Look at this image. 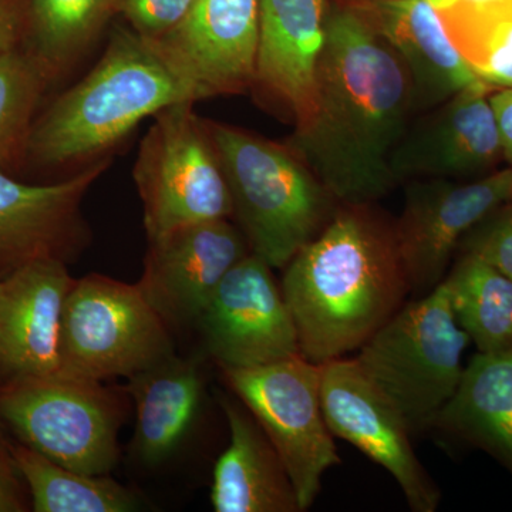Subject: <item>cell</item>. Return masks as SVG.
Instances as JSON below:
<instances>
[{
    "label": "cell",
    "mask_w": 512,
    "mask_h": 512,
    "mask_svg": "<svg viewBox=\"0 0 512 512\" xmlns=\"http://www.w3.org/2000/svg\"><path fill=\"white\" fill-rule=\"evenodd\" d=\"M443 282L458 325L478 352H512V279L477 256L460 254Z\"/></svg>",
    "instance_id": "603a6c76"
},
{
    "label": "cell",
    "mask_w": 512,
    "mask_h": 512,
    "mask_svg": "<svg viewBox=\"0 0 512 512\" xmlns=\"http://www.w3.org/2000/svg\"><path fill=\"white\" fill-rule=\"evenodd\" d=\"M205 128L251 252L285 268L332 220L336 201L289 148L225 124Z\"/></svg>",
    "instance_id": "277c9868"
},
{
    "label": "cell",
    "mask_w": 512,
    "mask_h": 512,
    "mask_svg": "<svg viewBox=\"0 0 512 512\" xmlns=\"http://www.w3.org/2000/svg\"><path fill=\"white\" fill-rule=\"evenodd\" d=\"M60 350V373L96 382L128 379L175 353L170 326L140 286L97 274L67 295Z\"/></svg>",
    "instance_id": "52a82bcc"
},
{
    "label": "cell",
    "mask_w": 512,
    "mask_h": 512,
    "mask_svg": "<svg viewBox=\"0 0 512 512\" xmlns=\"http://www.w3.org/2000/svg\"><path fill=\"white\" fill-rule=\"evenodd\" d=\"M282 293L301 355L313 363L359 350L412 293L393 224L370 205H342L285 266Z\"/></svg>",
    "instance_id": "7a4b0ae2"
},
{
    "label": "cell",
    "mask_w": 512,
    "mask_h": 512,
    "mask_svg": "<svg viewBox=\"0 0 512 512\" xmlns=\"http://www.w3.org/2000/svg\"><path fill=\"white\" fill-rule=\"evenodd\" d=\"M183 101L197 99L156 42L121 32L92 73L30 128L26 148L49 167L89 160L116 146L146 117Z\"/></svg>",
    "instance_id": "3957f363"
},
{
    "label": "cell",
    "mask_w": 512,
    "mask_h": 512,
    "mask_svg": "<svg viewBox=\"0 0 512 512\" xmlns=\"http://www.w3.org/2000/svg\"><path fill=\"white\" fill-rule=\"evenodd\" d=\"M431 5L437 10L450 8V6L460 5V3H483L491 0H429Z\"/></svg>",
    "instance_id": "d6a6232c"
},
{
    "label": "cell",
    "mask_w": 512,
    "mask_h": 512,
    "mask_svg": "<svg viewBox=\"0 0 512 512\" xmlns=\"http://www.w3.org/2000/svg\"><path fill=\"white\" fill-rule=\"evenodd\" d=\"M490 103L500 131L503 158L512 167V89L491 90Z\"/></svg>",
    "instance_id": "f546056e"
},
{
    "label": "cell",
    "mask_w": 512,
    "mask_h": 512,
    "mask_svg": "<svg viewBox=\"0 0 512 512\" xmlns=\"http://www.w3.org/2000/svg\"><path fill=\"white\" fill-rule=\"evenodd\" d=\"M13 463L25 478L36 512H134L143 498L107 476L79 473L32 448H12Z\"/></svg>",
    "instance_id": "cb8c5ba5"
},
{
    "label": "cell",
    "mask_w": 512,
    "mask_h": 512,
    "mask_svg": "<svg viewBox=\"0 0 512 512\" xmlns=\"http://www.w3.org/2000/svg\"><path fill=\"white\" fill-rule=\"evenodd\" d=\"M353 9L389 43L413 84L414 110H429L481 82L429 0H369Z\"/></svg>",
    "instance_id": "ac0fdd59"
},
{
    "label": "cell",
    "mask_w": 512,
    "mask_h": 512,
    "mask_svg": "<svg viewBox=\"0 0 512 512\" xmlns=\"http://www.w3.org/2000/svg\"><path fill=\"white\" fill-rule=\"evenodd\" d=\"M458 254L477 256L512 279V198L468 232Z\"/></svg>",
    "instance_id": "83f0119b"
},
{
    "label": "cell",
    "mask_w": 512,
    "mask_h": 512,
    "mask_svg": "<svg viewBox=\"0 0 512 512\" xmlns=\"http://www.w3.org/2000/svg\"><path fill=\"white\" fill-rule=\"evenodd\" d=\"M22 26V0H0V55L13 49Z\"/></svg>",
    "instance_id": "4dcf8cb0"
},
{
    "label": "cell",
    "mask_w": 512,
    "mask_h": 512,
    "mask_svg": "<svg viewBox=\"0 0 512 512\" xmlns=\"http://www.w3.org/2000/svg\"><path fill=\"white\" fill-rule=\"evenodd\" d=\"M343 5H353V3L369 2V0H340Z\"/></svg>",
    "instance_id": "836d02e7"
},
{
    "label": "cell",
    "mask_w": 512,
    "mask_h": 512,
    "mask_svg": "<svg viewBox=\"0 0 512 512\" xmlns=\"http://www.w3.org/2000/svg\"><path fill=\"white\" fill-rule=\"evenodd\" d=\"M491 90L493 87L483 82L471 84L407 127L390 158L397 184L424 178L460 180L490 173L503 158Z\"/></svg>",
    "instance_id": "5bb4252c"
},
{
    "label": "cell",
    "mask_w": 512,
    "mask_h": 512,
    "mask_svg": "<svg viewBox=\"0 0 512 512\" xmlns=\"http://www.w3.org/2000/svg\"><path fill=\"white\" fill-rule=\"evenodd\" d=\"M74 284L55 258L33 259L0 279V386L62 372L64 303Z\"/></svg>",
    "instance_id": "e0dca14e"
},
{
    "label": "cell",
    "mask_w": 512,
    "mask_h": 512,
    "mask_svg": "<svg viewBox=\"0 0 512 512\" xmlns=\"http://www.w3.org/2000/svg\"><path fill=\"white\" fill-rule=\"evenodd\" d=\"M272 269L249 252L229 269L198 316L204 348L221 370L301 356L295 322Z\"/></svg>",
    "instance_id": "8fae6325"
},
{
    "label": "cell",
    "mask_w": 512,
    "mask_h": 512,
    "mask_svg": "<svg viewBox=\"0 0 512 512\" xmlns=\"http://www.w3.org/2000/svg\"><path fill=\"white\" fill-rule=\"evenodd\" d=\"M439 13L478 79L493 89H512V0L460 3Z\"/></svg>",
    "instance_id": "d4e9b609"
},
{
    "label": "cell",
    "mask_w": 512,
    "mask_h": 512,
    "mask_svg": "<svg viewBox=\"0 0 512 512\" xmlns=\"http://www.w3.org/2000/svg\"><path fill=\"white\" fill-rule=\"evenodd\" d=\"M192 104L183 101L157 113L141 144L134 180L148 241L185 225L232 217L224 171Z\"/></svg>",
    "instance_id": "ba28073f"
},
{
    "label": "cell",
    "mask_w": 512,
    "mask_h": 512,
    "mask_svg": "<svg viewBox=\"0 0 512 512\" xmlns=\"http://www.w3.org/2000/svg\"><path fill=\"white\" fill-rule=\"evenodd\" d=\"M124 416L120 397L96 380L57 373L0 386V417L23 446L79 473L116 467Z\"/></svg>",
    "instance_id": "8992f818"
},
{
    "label": "cell",
    "mask_w": 512,
    "mask_h": 512,
    "mask_svg": "<svg viewBox=\"0 0 512 512\" xmlns=\"http://www.w3.org/2000/svg\"><path fill=\"white\" fill-rule=\"evenodd\" d=\"M326 16L325 0H258L255 82L291 111L296 126L315 109Z\"/></svg>",
    "instance_id": "d6986e66"
},
{
    "label": "cell",
    "mask_w": 512,
    "mask_h": 512,
    "mask_svg": "<svg viewBox=\"0 0 512 512\" xmlns=\"http://www.w3.org/2000/svg\"><path fill=\"white\" fill-rule=\"evenodd\" d=\"M433 429L457 446L483 451L512 476V352L474 355Z\"/></svg>",
    "instance_id": "7402d4cb"
},
{
    "label": "cell",
    "mask_w": 512,
    "mask_h": 512,
    "mask_svg": "<svg viewBox=\"0 0 512 512\" xmlns=\"http://www.w3.org/2000/svg\"><path fill=\"white\" fill-rule=\"evenodd\" d=\"M195 0H116L138 35L160 39L188 15Z\"/></svg>",
    "instance_id": "f1b7e54d"
},
{
    "label": "cell",
    "mask_w": 512,
    "mask_h": 512,
    "mask_svg": "<svg viewBox=\"0 0 512 512\" xmlns=\"http://www.w3.org/2000/svg\"><path fill=\"white\" fill-rule=\"evenodd\" d=\"M414 111L400 57L352 6L326 16L315 109L289 150L340 205H372L396 187L390 167Z\"/></svg>",
    "instance_id": "6da1fadb"
},
{
    "label": "cell",
    "mask_w": 512,
    "mask_h": 512,
    "mask_svg": "<svg viewBox=\"0 0 512 512\" xmlns=\"http://www.w3.org/2000/svg\"><path fill=\"white\" fill-rule=\"evenodd\" d=\"M116 0H30V19L40 62L56 67L92 39Z\"/></svg>",
    "instance_id": "484cf974"
},
{
    "label": "cell",
    "mask_w": 512,
    "mask_h": 512,
    "mask_svg": "<svg viewBox=\"0 0 512 512\" xmlns=\"http://www.w3.org/2000/svg\"><path fill=\"white\" fill-rule=\"evenodd\" d=\"M320 399L333 436L392 474L410 510H437L441 493L414 451L409 424L355 359L342 357L320 365Z\"/></svg>",
    "instance_id": "7c38bea8"
},
{
    "label": "cell",
    "mask_w": 512,
    "mask_h": 512,
    "mask_svg": "<svg viewBox=\"0 0 512 512\" xmlns=\"http://www.w3.org/2000/svg\"><path fill=\"white\" fill-rule=\"evenodd\" d=\"M126 390L136 406L134 454L144 466H161L178 453L204 409L200 366L174 353L128 377Z\"/></svg>",
    "instance_id": "44dd1931"
},
{
    "label": "cell",
    "mask_w": 512,
    "mask_h": 512,
    "mask_svg": "<svg viewBox=\"0 0 512 512\" xmlns=\"http://www.w3.org/2000/svg\"><path fill=\"white\" fill-rule=\"evenodd\" d=\"M511 198L512 167L470 183L409 181L393 231L412 293L424 296L437 288L468 232Z\"/></svg>",
    "instance_id": "30bf717a"
},
{
    "label": "cell",
    "mask_w": 512,
    "mask_h": 512,
    "mask_svg": "<svg viewBox=\"0 0 512 512\" xmlns=\"http://www.w3.org/2000/svg\"><path fill=\"white\" fill-rule=\"evenodd\" d=\"M225 382L274 444L299 508L308 511L329 468L340 464L320 399V365L295 356L251 369L222 370Z\"/></svg>",
    "instance_id": "9c48e42d"
},
{
    "label": "cell",
    "mask_w": 512,
    "mask_h": 512,
    "mask_svg": "<svg viewBox=\"0 0 512 512\" xmlns=\"http://www.w3.org/2000/svg\"><path fill=\"white\" fill-rule=\"evenodd\" d=\"M471 340L458 325L444 282L404 303L356 356V363L399 410L412 433L431 421L456 393Z\"/></svg>",
    "instance_id": "5b68a950"
},
{
    "label": "cell",
    "mask_w": 512,
    "mask_h": 512,
    "mask_svg": "<svg viewBox=\"0 0 512 512\" xmlns=\"http://www.w3.org/2000/svg\"><path fill=\"white\" fill-rule=\"evenodd\" d=\"M23 511L18 490L10 477L9 471L0 464V512Z\"/></svg>",
    "instance_id": "1f68e13d"
},
{
    "label": "cell",
    "mask_w": 512,
    "mask_h": 512,
    "mask_svg": "<svg viewBox=\"0 0 512 512\" xmlns=\"http://www.w3.org/2000/svg\"><path fill=\"white\" fill-rule=\"evenodd\" d=\"M42 86L39 64L10 49L0 55V157L28 140L29 121Z\"/></svg>",
    "instance_id": "4316f807"
},
{
    "label": "cell",
    "mask_w": 512,
    "mask_h": 512,
    "mask_svg": "<svg viewBox=\"0 0 512 512\" xmlns=\"http://www.w3.org/2000/svg\"><path fill=\"white\" fill-rule=\"evenodd\" d=\"M258 0H195L173 30L154 40L195 99L234 94L255 82Z\"/></svg>",
    "instance_id": "4fadbf2b"
},
{
    "label": "cell",
    "mask_w": 512,
    "mask_h": 512,
    "mask_svg": "<svg viewBox=\"0 0 512 512\" xmlns=\"http://www.w3.org/2000/svg\"><path fill=\"white\" fill-rule=\"evenodd\" d=\"M106 161L55 184L20 183L0 170V279L33 259L70 262L89 244L82 201Z\"/></svg>",
    "instance_id": "2e32d148"
},
{
    "label": "cell",
    "mask_w": 512,
    "mask_h": 512,
    "mask_svg": "<svg viewBox=\"0 0 512 512\" xmlns=\"http://www.w3.org/2000/svg\"><path fill=\"white\" fill-rule=\"evenodd\" d=\"M249 252L228 220L185 225L150 241L138 286L168 326L195 325L222 278Z\"/></svg>",
    "instance_id": "9a60e30c"
},
{
    "label": "cell",
    "mask_w": 512,
    "mask_h": 512,
    "mask_svg": "<svg viewBox=\"0 0 512 512\" xmlns=\"http://www.w3.org/2000/svg\"><path fill=\"white\" fill-rule=\"evenodd\" d=\"M228 447L218 458L211 487L217 512H301L284 461L245 404L221 399Z\"/></svg>",
    "instance_id": "ffe728a7"
}]
</instances>
